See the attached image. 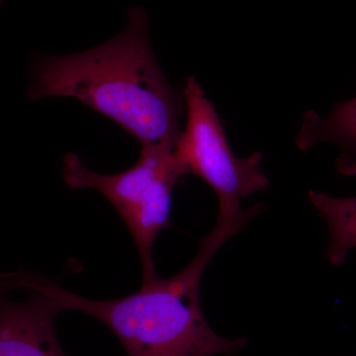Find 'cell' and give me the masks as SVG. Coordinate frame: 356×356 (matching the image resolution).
Masks as SVG:
<instances>
[{"label": "cell", "instance_id": "1", "mask_svg": "<svg viewBox=\"0 0 356 356\" xmlns=\"http://www.w3.org/2000/svg\"><path fill=\"white\" fill-rule=\"evenodd\" d=\"M31 100L72 97L118 124L142 147H175L181 133L184 95L170 86L156 62L143 7L127 13L125 29L106 43L33 63Z\"/></svg>", "mask_w": 356, "mask_h": 356}, {"label": "cell", "instance_id": "2", "mask_svg": "<svg viewBox=\"0 0 356 356\" xmlns=\"http://www.w3.org/2000/svg\"><path fill=\"white\" fill-rule=\"evenodd\" d=\"M257 214L250 207L218 219L199 243L194 259L179 273L168 278L159 276L121 298H84L42 274L24 270V275L60 310L81 312L106 325L128 356L235 355L247 346L248 339H227L211 327L201 307V280L218 250Z\"/></svg>", "mask_w": 356, "mask_h": 356}, {"label": "cell", "instance_id": "3", "mask_svg": "<svg viewBox=\"0 0 356 356\" xmlns=\"http://www.w3.org/2000/svg\"><path fill=\"white\" fill-rule=\"evenodd\" d=\"M175 147H142L135 165L125 172L102 175L86 168L77 154L63 159V177L72 189L100 192L115 208L132 236L142 266V284L159 277L153 248L159 234L170 227L172 192L184 177Z\"/></svg>", "mask_w": 356, "mask_h": 356}, {"label": "cell", "instance_id": "4", "mask_svg": "<svg viewBox=\"0 0 356 356\" xmlns=\"http://www.w3.org/2000/svg\"><path fill=\"white\" fill-rule=\"evenodd\" d=\"M184 97L186 121L173 149L175 158L184 175L200 177L216 193L218 219L235 216L243 210V198L268 186L261 154H234L214 105L194 77L187 79Z\"/></svg>", "mask_w": 356, "mask_h": 356}, {"label": "cell", "instance_id": "5", "mask_svg": "<svg viewBox=\"0 0 356 356\" xmlns=\"http://www.w3.org/2000/svg\"><path fill=\"white\" fill-rule=\"evenodd\" d=\"M60 312L23 270L0 274V356H67L56 332Z\"/></svg>", "mask_w": 356, "mask_h": 356}, {"label": "cell", "instance_id": "6", "mask_svg": "<svg viewBox=\"0 0 356 356\" xmlns=\"http://www.w3.org/2000/svg\"><path fill=\"white\" fill-rule=\"evenodd\" d=\"M320 143H332L343 149L337 161L339 172L356 175V97L339 103L325 117L309 111L296 137V144L307 151Z\"/></svg>", "mask_w": 356, "mask_h": 356}, {"label": "cell", "instance_id": "7", "mask_svg": "<svg viewBox=\"0 0 356 356\" xmlns=\"http://www.w3.org/2000/svg\"><path fill=\"white\" fill-rule=\"evenodd\" d=\"M309 201L329 231L325 250L327 261L332 266H341L356 248V196L334 197L325 192L311 191Z\"/></svg>", "mask_w": 356, "mask_h": 356}]
</instances>
